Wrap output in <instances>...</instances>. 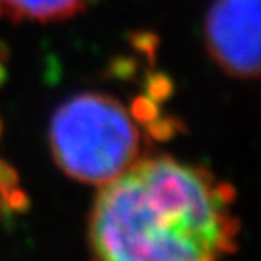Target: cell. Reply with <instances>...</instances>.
<instances>
[{"instance_id":"1","label":"cell","mask_w":261,"mask_h":261,"mask_svg":"<svg viewBox=\"0 0 261 261\" xmlns=\"http://www.w3.org/2000/svg\"><path fill=\"white\" fill-rule=\"evenodd\" d=\"M227 208L205 169L143 158L94 201L93 261H218L236 249L238 221Z\"/></svg>"},{"instance_id":"2","label":"cell","mask_w":261,"mask_h":261,"mask_svg":"<svg viewBox=\"0 0 261 261\" xmlns=\"http://www.w3.org/2000/svg\"><path fill=\"white\" fill-rule=\"evenodd\" d=\"M49 145L57 165L67 176L84 184L106 185L136 162L140 133L116 98L82 93L53 114Z\"/></svg>"},{"instance_id":"3","label":"cell","mask_w":261,"mask_h":261,"mask_svg":"<svg viewBox=\"0 0 261 261\" xmlns=\"http://www.w3.org/2000/svg\"><path fill=\"white\" fill-rule=\"evenodd\" d=\"M205 45L220 69L236 78L259 73V0H214L207 11Z\"/></svg>"},{"instance_id":"4","label":"cell","mask_w":261,"mask_h":261,"mask_svg":"<svg viewBox=\"0 0 261 261\" xmlns=\"http://www.w3.org/2000/svg\"><path fill=\"white\" fill-rule=\"evenodd\" d=\"M91 0H0V16L11 22H57L78 15Z\"/></svg>"},{"instance_id":"5","label":"cell","mask_w":261,"mask_h":261,"mask_svg":"<svg viewBox=\"0 0 261 261\" xmlns=\"http://www.w3.org/2000/svg\"><path fill=\"white\" fill-rule=\"evenodd\" d=\"M176 130H178L176 120L167 118V116H156L152 122L147 123V133L158 142H165V140L172 138Z\"/></svg>"},{"instance_id":"6","label":"cell","mask_w":261,"mask_h":261,"mask_svg":"<svg viewBox=\"0 0 261 261\" xmlns=\"http://www.w3.org/2000/svg\"><path fill=\"white\" fill-rule=\"evenodd\" d=\"M130 116H133L135 122L149 123V122H152L156 116H160V111L154 100L142 96L133 103V107H130Z\"/></svg>"},{"instance_id":"7","label":"cell","mask_w":261,"mask_h":261,"mask_svg":"<svg viewBox=\"0 0 261 261\" xmlns=\"http://www.w3.org/2000/svg\"><path fill=\"white\" fill-rule=\"evenodd\" d=\"M2 203H4V207L9 208L11 212H18V214H22V212L29 211L31 201H29V196L25 194L20 187H15V189H11L4 198H2Z\"/></svg>"},{"instance_id":"8","label":"cell","mask_w":261,"mask_h":261,"mask_svg":"<svg viewBox=\"0 0 261 261\" xmlns=\"http://www.w3.org/2000/svg\"><path fill=\"white\" fill-rule=\"evenodd\" d=\"M15 187H18V172L6 160L0 158V198H4Z\"/></svg>"},{"instance_id":"9","label":"cell","mask_w":261,"mask_h":261,"mask_svg":"<svg viewBox=\"0 0 261 261\" xmlns=\"http://www.w3.org/2000/svg\"><path fill=\"white\" fill-rule=\"evenodd\" d=\"M0 135H2V123H0Z\"/></svg>"},{"instance_id":"10","label":"cell","mask_w":261,"mask_h":261,"mask_svg":"<svg viewBox=\"0 0 261 261\" xmlns=\"http://www.w3.org/2000/svg\"><path fill=\"white\" fill-rule=\"evenodd\" d=\"M0 211H2V200H0Z\"/></svg>"}]
</instances>
